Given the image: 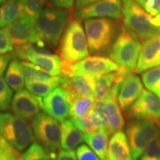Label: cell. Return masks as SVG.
I'll use <instances>...</instances> for the list:
<instances>
[{"label": "cell", "mask_w": 160, "mask_h": 160, "mask_svg": "<svg viewBox=\"0 0 160 160\" xmlns=\"http://www.w3.org/2000/svg\"><path fill=\"white\" fill-rule=\"evenodd\" d=\"M58 47V54L62 63L71 65L88 57L90 51L82 20L70 19Z\"/></svg>", "instance_id": "1"}, {"label": "cell", "mask_w": 160, "mask_h": 160, "mask_svg": "<svg viewBox=\"0 0 160 160\" xmlns=\"http://www.w3.org/2000/svg\"><path fill=\"white\" fill-rule=\"evenodd\" d=\"M122 1L123 26L142 41L160 33V18L148 13L134 0Z\"/></svg>", "instance_id": "2"}, {"label": "cell", "mask_w": 160, "mask_h": 160, "mask_svg": "<svg viewBox=\"0 0 160 160\" xmlns=\"http://www.w3.org/2000/svg\"><path fill=\"white\" fill-rule=\"evenodd\" d=\"M71 19L69 10L55 7L44 8L35 25L40 40L50 48H56Z\"/></svg>", "instance_id": "3"}, {"label": "cell", "mask_w": 160, "mask_h": 160, "mask_svg": "<svg viewBox=\"0 0 160 160\" xmlns=\"http://www.w3.org/2000/svg\"><path fill=\"white\" fill-rule=\"evenodd\" d=\"M117 20L111 18L85 19L84 28L90 53L100 54L109 51L121 29Z\"/></svg>", "instance_id": "4"}, {"label": "cell", "mask_w": 160, "mask_h": 160, "mask_svg": "<svg viewBox=\"0 0 160 160\" xmlns=\"http://www.w3.org/2000/svg\"><path fill=\"white\" fill-rule=\"evenodd\" d=\"M141 48V40L122 25L109 50L108 55L119 68L133 73Z\"/></svg>", "instance_id": "5"}, {"label": "cell", "mask_w": 160, "mask_h": 160, "mask_svg": "<svg viewBox=\"0 0 160 160\" xmlns=\"http://www.w3.org/2000/svg\"><path fill=\"white\" fill-rule=\"evenodd\" d=\"M0 135L20 152L25 151L35 139L27 120L11 112L0 113Z\"/></svg>", "instance_id": "6"}, {"label": "cell", "mask_w": 160, "mask_h": 160, "mask_svg": "<svg viewBox=\"0 0 160 160\" xmlns=\"http://www.w3.org/2000/svg\"><path fill=\"white\" fill-rule=\"evenodd\" d=\"M126 136L132 157L137 160L148 146L159 138V130L157 123L151 120L131 118L126 126Z\"/></svg>", "instance_id": "7"}, {"label": "cell", "mask_w": 160, "mask_h": 160, "mask_svg": "<svg viewBox=\"0 0 160 160\" xmlns=\"http://www.w3.org/2000/svg\"><path fill=\"white\" fill-rule=\"evenodd\" d=\"M31 128L37 141L56 159L60 147V125L45 111H40L32 119Z\"/></svg>", "instance_id": "8"}, {"label": "cell", "mask_w": 160, "mask_h": 160, "mask_svg": "<svg viewBox=\"0 0 160 160\" xmlns=\"http://www.w3.org/2000/svg\"><path fill=\"white\" fill-rule=\"evenodd\" d=\"M119 66L110 57L94 55L88 57L77 62L67 65L62 63V73L82 74L96 78L100 76L117 71Z\"/></svg>", "instance_id": "9"}, {"label": "cell", "mask_w": 160, "mask_h": 160, "mask_svg": "<svg viewBox=\"0 0 160 160\" xmlns=\"http://www.w3.org/2000/svg\"><path fill=\"white\" fill-rule=\"evenodd\" d=\"M122 82L119 81L113 85L111 91L104 99V112L106 122V132L109 136L118 131H122L125 127V119L122 110L118 102V94Z\"/></svg>", "instance_id": "10"}, {"label": "cell", "mask_w": 160, "mask_h": 160, "mask_svg": "<svg viewBox=\"0 0 160 160\" xmlns=\"http://www.w3.org/2000/svg\"><path fill=\"white\" fill-rule=\"evenodd\" d=\"M127 113L130 118L149 119L157 123L160 120V98L148 90H143Z\"/></svg>", "instance_id": "11"}, {"label": "cell", "mask_w": 160, "mask_h": 160, "mask_svg": "<svg viewBox=\"0 0 160 160\" xmlns=\"http://www.w3.org/2000/svg\"><path fill=\"white\" fill-rule=\"evenodd\" d=\"M122 16V0H99L87 7L74 10V17L81 20L91 18L119 19Z\"/></svg>", "instance_id": "12"}, {"label": "cell", "mask_w": 160, "mask_h": 160, "mask_svg": "<svg viewBox=\"0 0 160 160\" xmlns=\"http://www.w3.org/2000/svg\"><path fill=\"white\" fill-rule=\"evenodd\" d=\"M94 78L82 74L59 75V84L65 92L70 102L79 98L93 94Z\"/></svg>", "instance_id": "13"}, {"label": "cell", "mask_w": 160, "mask_h": 160, "mask_svg": "<svg viewBox=\"0 0 160 160\" xmlns=\"http://www.w3.org/2000/svg\"><path fill=\"white\" fill-rule=\"evenodd\" d=\"M19 58L22 60L34 64L53 77H57L62 73V60L59 56L53 53H35L31 44H28L22 48L20 50Z\"/></svg>", "instance_id": "14"}, {"label": "cell", "mask_w": 160, "mask_h": 160, "mask_svg": "<svg viewBox=\"0 0 160 160\" xmlns=\"http://www.w3.org/2000/svg\"><path fill=\"white\" fill-rule=\"evenodd\" d=\"M3 29L9 36L13 46L28 43L45 46L37 34L35 24L22 17H19L14 22L3 28Z\"/></svg>", "instance_id": "15"}, {"label": "cell", "mask_w": 160, "mask_h": 160, "mask_svg": "<svg viewBox=\"0 0 160 160\" xmlns=\"http://www.w3.org/2000/svg\"><path fill=\"white\" fill-rule=\"evenodd\" d=\"M13 113L25 120H32L42 109V97L26 90L18 91L11 102Z\"/></svg>", "instance_id": "16"}, {"label": "cell", "mask_w": 160, "mask_h": 160, "mask_svg": "<svg viewBox=\"0 0 160 160\" xmlns=\"http://www.w3.org/2000/svg\"><path fill=\"white\" fill-rule=\"evenodd\" d=\"M70 102L64 90L57 86L42 99V110L57 121L62 122L69 117Z\"/></svg>", "instance_id": "17"}, {"label": "cell", "mask_w": 160, "mask_h": 160, "mask_svg": "<svg viewBox=\"0 0 160 160\" xmlns=\"http://www.w3.org/2000/svg\"><path fill=\"white\" fill-rule=\"evenodd\" d=\"M160 65V33L144 40L135 73H141Z\"/></svg>", "instance_id": "18"}, {"label": "cell", "mask_w": 160, "mask_h": 160, "mask_svg": "<svg viewBox=\"0 0 160 160\" xmlns=\"http://www.w3.org/2000/svg\"><path fill=\"white\" fill-rule=\"evenodd\" d=\"M141 79L133 73H130L122 82L120 86L118 102L121 109L127 111L143 91Z\"/></svg>", "instance_id": "19"}, {"label": "cell", "mask_w": 160, "mask_h": 160, "mask_svg": "<svg viewBox=\"0 0 160 160\" xmlns=\"http://www.w3.org/2000/svg\"><path fill=\"white\" fill-rule=\"evenodd\" d=\"M132 155L126 133L118 131L111 136L107 150V160H131Z\"/></svg>", "instance_id": "20"}, {"label": "cell", "mask_w": 160, "mask_h": 160, "mask_svg": "<svg viewBox=\"0 0 160 160\" xmlns=\"http://www.w3.org/2000/svg\"><path fill=\"white\" fill-rule=\"evenodd\" d=\"M84 142V134L70 119L60 125V147L63 150H74Z\"/></svg>", "instance_id": "21"}, {"label": "cell", "mask_w": 160, "mask_h": 160, "mask_svg": "<svg viewBox=\"0 0 160 160\" xmlns=\"http://www.w3.org/2000/svg\"><path fill=\"white\" fill-rule=\"evenodd\" d=\"M131 72L119 68L117 71L111 72L94 78L93 95L96 99H104L109 93L113 85L119 81H122Z\"/></svg>", "instance_id": "22"}, {"label": "cell", "mask_w": 160, "mask_h": 160, "mask_svg": "<svg viewBox=\"0 0 160 160\" xmlns=\"http://www.w3.org/2000/svg\"><path fill=\"white\" fill-rule=\"evenodd\" d=\"M109 135L104 130H99L91 133L84 134V142L101 160H107V150L108 146Z\"/></svg>", "instance_id": "23"}, {"label": "cell", "mask_w": 160, "mask_h": 160, "mask_svg": "<svg viewBox=\"0 0 160 160\" xmlns=\"http://www.w3.org/2000/svg\"><path fill=\"white\" fill-rule=\"evenodd\" d=\"M5 80L9 87L15 92L22 91L25 88V81L22 63L17 59L10 62L6 70Z\"/></svg>", "instance_id": "24"}, {"label": "cell", "mask_w": 160, "mask_h": 160, "mask_svg": "<svg viewBox=\"0 0 160 160\" xmlns=\"http://www.w3.org/2000/svg\"><path fill=\"white\" fill-rule=\"evenodd\" d=\"M25 83L32 82H49L59 84V76L53 77L44 71L38 66L29 62H21Z\"/></svg>", "instance_id": "25"}, {"label": "cell", "mask_w": 160, "mask_h": 160, "mask_svg": "<svg viewBox=\"0 0 160 160\" xmlns=\"http://www.w3.org/2000/svg\"><path fill=\"white\" fill-rule=\"evenodd\" d=\"M82 132L85 133H91L104 130L106 131V125L97 115L91 110L86 114L76 119H71Z\"/></svg>", "instance_id": "26"}, {"label": "cell", "mask_w": 160, "mask_h": 160, "mask_svg": "<svg viewBox=\"0 0 160 160\" xmlns=\"http://www.w3.org/2000/svg\"><path fill=\"white\" fill-rule=\"evenodd\" d=\"M45 0H20V17L35 24L44 9Z\"/></svg>", "instance_id": "27"}, {"label": "cell", "mask_w": 160, "mask_h": 160, "mask_svg": "<svg viewBox=\"0 0 160 160\" xmlns=\"http://www.w3.org/2000/svg\"><path fill=\"white\" fill-rule=\"evenodd\" d=\"M95 101L96 98L93 94L73 100L70 106L69 119H76L86 114L92 109Z\"/></svg>", "instance_id": "28"}, {"label": "cell", "mask_w": 160, "mask_h": 160, "mask_svg": "<svg viewBox=\"0 0 160 160\" xmlns=\"http://www.w3.org/2000/svg\"><path fill=\"white\" fill-rule=\"evenodd\" d=\"M21 13L20 0H8L1 7L2 28L11 25L19 19Z\"/></svg>", "instance_id": "29"}, {"label": "cell", "mask_w": 160, "mask_h": 160, "mask_svg": "<svg viewBox=\"0 0 160 160\" xmlns=\"http://www.w3.org/2000/svg\"><path fill=\"white\" fill-rule=\"evenodd\" d=\"M141 78L147 90L160 98V65L144 71Z\"/></svg>", "instance_id": "30"}, {"label": "cell", "mask_w": 160, "mask_h": 160, "mask_svg": "<svg viewBox=\"0 0 160 160\" xmlns=\"http://www.w3.org/2000/svg\"><path fill=\"white\" fill-rule=\"evenodd\" d=\"M21 160H54L38 142H33L22 154Z\"/></svg>", "instance_id": "31"}, {"label": "cell", "mask_w": 160, "mask_h": 160, "mask_svg": "<svg viewBox=\"0 0 160 160\" xmlns=\"http://www.w3.org/2000/svg\"><path fill=\"white\" fill-rule=\"evenodd\" d=\"M57 86H59V83L49 82H32L25 83L28 91L40 97H45Z\"/></svg>", "instance_id": "32"}, {"label": "cell", "mask_w": 160, "mask_h": 160, "mask_svg": "<svg viewBox=\"0 0 160 160\" xmlns=\"http://www.w3.org/2000/svg\"><path fill=\"white\" fill-rule=\"evenodd\" d=\"M13 91L2 76H0V111L9 109L13 99Z\"/></svg>", "instance_id": "33"}, {"label": "cell", "mask_w": 160, "mask_h": 160, "mask_svg": "<svg viewBox=\"0 0 160 160\" xmlns=\"http://www.w3.org/2000/svg\"><path fill=\"white\" fill-rule=\"evenodd\" d=\"M20 151L0 135V160H21Z\"/></svg>", "instance_id": "34"}, {"label": "cell", "mask_w": 160, "mask_h": 160, "mask_svg": "<svg viewBox=\"0 0 160 160\" xmlns=\"http://www.w3.org/2000/svg\"><path fill=\"white\" fill-rule=\"evenodd\" d=\"M141 160H160V138H157L148 146Z\"/></svg>", "instance_id": "35"}, {"label": "cell", "mask_w": 160, "mask_h": 160, "mask_svg": "<svg viewBox=\"0 0 160 160\" xmlns=\"http://www.w3.org/2000/svg\"><path fill=\"white\" fill-rule=\"evenodd\" d=\"M134 1L151 16L160 18V0H134Z\"/></svg>", "instance_id": "36"}, {"label": "cell", "mask_w": 160, "mask_h": 160, "mask_svg": "<svg viewBox=\"0 0 160 160\" xmlns=\"http://www.w3.org/2000/svg\"><path fill=\"white\" fill-rule=\"evenodd\" d=\"M78 160H101L88 145H81L76 152Z\"/></svg>", "instance_id": "37"}, {"label": "cell", "mask_w": 160, "mask_h": 160, "mask_svg": "<svg viewBox=\"0 0 160 160\" xmlns=\"http://www.w3.org/2000/svg\"><path fill=\"white\" fill-rule=\"evenodd\" d=\"M14 50L9 36L3 28H0V53H11Z\"/></svg>", "instance_id": "38"}, {"label": "cell", "mask_w": 160, "mask_h": 160, "mask_svg": "<svg viewBox=\"0 0 160 160\" xmlns=\"http://www.w3.org/2000/svg\"><path fill=\"white\" fill-rule=\"evenodd\" d=\"M48 2L53 7L70 11L74 7L76 0H48Z\"/></svg>", "instance_id": "39"}, {"label": "cell", "mask_w": 160, "mask_h": 160, "mask_svg": "<svg viewBox=\"0 0 160 160\" xmlns=\"http://www.w3.org/2000/svg\"><path fill=\"white\" fill-rule=\"evenodd\" d=\"M55 160H78L73 150H60L57 153Z\"/></svg>", "instance_id": "40"}, {"label": "cell", "mask_w": 160, "mask_h": 160, "mask_svg": "<svg viewBox=\"0 0 160 160\" xmlns=\"http://www.w3.org/2000/svg\"><path fill=\"white\" fill-rule=\"evenodd\" d=\"M12 53H0V76H2L13 57Z\"/></svg>", "instance_id": "41"}, {"label": "cell", "mask_w": 160, "mask_h": 160, "mask_svg": "<svg viewBox=\"0 0 160 160\" xmlns=\"http://www.w3.org/2000/svg\"><path fill=\"white\" fill-rule=\"evenodd\" d=\"M99 0H76L75 2V10L82 8L87 7L91 4L97 2Z\"/></svg>", "instance_id": "42"}, {"label": "cell", "mask_w": 160, "mask_h": 160, "mask_svg": "<svg viewBox=\"0 0 160 160\" xmlns=\"http://www.w3.org/2000/svg\"><path fill=\"white\" fill-rule=\"evenodd\" d=\"M0 28H2V16H1V7H0Z\"/></svg>", "instance_id": "43"}, {"label": "cell", "mask_w": 160, "mask_h": 160, "mask_svg": "<svg viewBox=\"0 0 160 160\" xmlns=\"http://www.w3.org/2000/svg\"><path fill=\"white\" fill-rule=\"evenodd\" d=\"M8 0H0V5H3L4 3L5 2H7Z\"/></svg>", "instance_id": "44"}, {"label": "cell", "mask_w": 160, "mask_h": 160, "mask_svg": "<svg viewBox=\"0 0 160 160\" xmlns=\"http://www.w3.org/2000/svg\"><path fill=\"white\" fill-rule=\"evenodd\" d=\"M157 126H158V128H159V135H160V120H159V121L157 122Z\"/></svg>", "instance_id": "45"}, {"label": "cell", "mask_w": 160, "mask_h": 160, "mask_svg": "<svg viewBox=\"0 0 160 160\" xmlns=\"http://www.w3.org/2000/svg\"><path fill=\"white\" fill-rule=\"evenodd\" d=\"M133 160H135V159H133Z\"/></svg>", "instance_id": "46"}]
</instances>
